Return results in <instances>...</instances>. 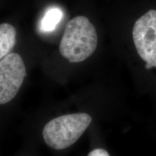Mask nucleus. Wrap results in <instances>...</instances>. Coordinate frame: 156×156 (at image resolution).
<instances>
[{
  "label": "nucleus",
  "instance_id": "1",
  "mask_svg": "<svg viewBox=\"0 0 156 156\" xmlns=\"http://www.w3.org/2000/svg\"><path fill=\"white\" fill-rule=\"evenodd\" d=\"M97 32L88 18L77 16L70 20L59 44L61 55L72 63L87 59L96 49Z\"/></svg>",
  "mask_w": 156,
  "mask_h": 156
},
{
  "label": "nucleus",
  "instance_id": "2",
  "mask_svg": "<svg viewBox=\"0 0 156 156\" xmlns=\"http://www.w3.org/2000/svg\"><path fill=\"white\" fill-rule=\"evenodd\" d=\"M92 122L86 113L66 114L53 119L43 129V137L48 147L62 151L73 145Z\"/></svg>",
  "mask_w": 156,
  "mask_h": 156
},
{
  "label": "nucleus",
  "instance_id": "3",
  "mask_svg": "<svg viewBox=\"0 0 156 156\" xmlns=\"http://www.w3.org/2000/svg\"><path fill=\"white\" fill-rule=\"evenodd\" d=\"M26 77V69L22 57L10 53L0 61V105L12 100Z\"/></svg>",
  "mask_w": 156,
  "mask_h": 156
},
{
  "label": "nucleus",
  "instance_id": "4",
  "mask_svg": "<svg viewBox=\"0 0 156 156\" xmlns=\"http://www.w3.org/2000/svg\"><path fill=\"white\" fill-rule=\"evenodd\" d=\"M132 37L142 59L156 67V10L148 11L136 21Z\"/></svg>",
  "mask_w": 156,
  "mask_h": 156
},
{
  "label": "nucleus",
  "instance_id": "5",
  "mask_svg": "<svg viewBox=\"0 0 156 156\" xmlns=\"http://www.w3.org/2000/svg\"><path fill=\"white\" fill-rule=\"evenodd\" d=\"M16 44V30L9 23L0 24V61L10 54Z\"/></svg>",
  "mask_w": 156,
  "mask_h": 156
},
{
  "label": "nucleus",
  "instance_id": "6",
  "mask_svg": "<svg viewBox=\"0 0 156 156\" xmlns=\"http://www.w3.org/2000/svg\"><path fill=\"white\" fill-rule=\"evenodd\" d=\"M64 12L57 6H52L45 11L39 23V30L43 33L51 32L63 19Z\"/></svg>",
  "mask_w": 156,
  "mask_h": 156
},
{
  "label": "nucleus",
  "instance_id": "7",
  "mask_svg": "<svg viewBox=\"0 0 156 156\" xmlns=\"http://www.w3.org/2000/svg\"><path fill=\"white\" fill-rule=\"evenodd\" d=\"M87 156H110L106 150L102 148H96L89 153Z\"/></svg>",
  "mask_w": 156,
  "mask_h": 156
},
{
  "label": "nucleus",
  "instance_id": "8",
  "mask_svg": "<svg viewBox=\"0 0 156 156\" xmlns=\"http://www.w3.org/2000/svg\"><path fill=\"white\" fill-rule=\"evenodd\" d=\"M153 67L151 65V64L146 63V64H145V69H151V68H153Z\"/></svg>",
  "mask_w": 156,
  "mask_h": 156
}]
</instances>
